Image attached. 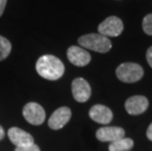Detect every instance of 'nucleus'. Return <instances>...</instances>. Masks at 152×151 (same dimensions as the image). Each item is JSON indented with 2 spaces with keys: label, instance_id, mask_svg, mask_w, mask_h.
<instances>
[{
  "label": "nucleus",
  "instance_id": "nucleus-1",
  "mask_svg": "<svg viewBox=\"0 0 152 151\" xmlns=\"http://www.w3.org/2000/svg\"><path fill=\"white\" fill-rule=\"evenodd\" d=\"M35 70L41 78L48 81H57L63 77L65 66L58 57L47 54L37 59Z\"/></svg>",
  "mask_w": 152,
  "mask_h": 151
},
{
  "label": "nucleus",
  "instance_id": "nucleus-2",
  "mask_svg": "<svg viewBox=\"0 0 152 151\" xmlns=\"http://www.w3.org/2000/svg\"><path fill=\"white\" fill-rule=\"evenodd\" d=\"M77 42L82 47L99 53H107L112 48V43L108 37L100 34H88L80 36Z\"/></svg>",
  "mask_w": 152,
  "mask_h": 151
},
{
  "label": "nucleus",
  "instance_id": "nucleus-3",
  "mask_svg": "<svg viewBox=\"0 0 152 151\" xmlns=\"http://www.w3.org/2000/svg\"><path fill=\"white\" fill-rule=\"evenodd\" d=\"M143 69L137 63H123L116 69V76L123 82H137L143 77Z\"/></svg>",
  "mask_w": 152,
  "mask_h": 151
},
{
  "label": "nucleus",
  "instance_id": "nucleus-4",
  "mask_svg": "<svg viewBox=\"0 0 152 151\" xmlns=\"http://www.w3.org/2000/svg\"><path fill=\"white\" fill-rule=\"evenodd\" d=\"M23 116L31 125L39 126L45 121V111L37 102H28L23 108Z\"/></svg>",
  "mask_w": 152,
  "mask_h": 151
},
{
  "label": "nucleus",
  "instance_id": "nucleus-5",
  "mask_svg": "<svg viewBox=\"0 0 152 151\" xmlns=\"http://www.w3.org/2000/svg\"><path fill=\"white\" fill-rule=\"evenodd\" d=\"M123 31H124V24L121 19L116 16H110L98 26L99 34L108 38L119 36Z\"/></svg>",
  "mask_w": 152,
  "mask_h": 151
},
{
  "label": "nucleus",
  "instance_id": "nucleus-6",
  "mask_svg": "<svg viewBox=\"0 0 152 151\" xmlns=\"http://www.w3.org/2000/svg\"><path fill=\"white\" fill-rule=\"evenodd\" d=\"M72 117V111L69 107L63 106L55 110L48 120V127L51 130L57 131L65 127V125L70 121Z\"/></svg>",
  "mask_w": 152,
  "mask_h": 151
},
{
  "label": "nucleus",
  "instance_id": "nucleus-7",
  "mask_svg": "<svg viewBox=\"0 0 152 151\" xmlns=\"http://www.w3.org/2000/svg\"><path fill=\"white\" fill-rule=\"evenodd\" d=\"M72 93L76 101L83 103L90 98L91 88L85 79L77 78L72 82Z\"/></svg>",
  "mask_w": 152,
  "mask_h": 151
},
{
  "label": "nucleus",
  "instance_id": "nucleus-8",
  "mask_svg": "<svg viewBox=\"0 0 152 151\" xmlns=\"http://www.w3.org/2000/svg\"><path fill=\"white\" fill-rule=\"evenodd\" d=\"M67 57L73 65L77 67H85L89 64L91 56L87 51L80 46H70L67 50Z\"/></svg>",
  "mask_w": 152,
  "mask_h": 151
},
{
  "label": "nucleus",
  "instance_id": "nucleus-9",
  "mask_svg": "<svg viewBox=\"0 0 152 151\" xmlns=\"http://www.w3.org/2000/svg\"><path fill=\"white\" fill-rule=\"evenodd\" d=\"M149 101L145 96L134 95L128 98L125 102V108L130 115H140L147 110Z\"/></svg>",
  "mask_w": 152,
  "mask_h": 151
},
{
  "label": "nucleus",
  "instance_id": "nucleus-10",
  "mask_svg": "<svg viewBox=\"0 0 152 151\" xmlns=\"http://www.w3.org/2000/svg\"><path fill=\"white\" fill-rule=\"evenodd\" d=\"M125 130L120 127H103L96 131V137L102 142H114L125 137Z\"/></svg>",
  "mask_w": 152,
  "mask_h": 151
},
{
  "label": "nucleus",
  "instance_id": "nucleus-11",
  "mask_svg": "<svg viewBox=\"0 0 152 151\" xmlns=\"http://www.w3.org/2000/svg\"><path fill=\"white\" fill-rule=\"evenodd\" d=\"M88 115L92 121L101 125H108L113 119L111 109L102 104H96L90 108Z\"/></svg>",
  "mask_w": 152,
  "mask_h": 151
},
{
  "label": "nucleus",
  "instance_id": "nucleus-12",
  "mask_svg": "<svg viewBox=\"0 0 152 151\" xmlns=\"http://www.w3.org/2000/svg\"><path fill=\"white\" fill-rule=\"evenodd\" d=\"M8 137L16 147L25 146L34 143V139L31 133H28L26 131L17 127H12L9 128Z\"/></svg>",
  "mask_w": 152,
  "mask_h": 151
},
{
  "label": "nucleus",
  "instance_id": "nucleus-13",
  "mask_svg": "<svg viewBox=\"0 0 152 151\" xmlns=\"http://www.w3.org/2000/svg\"><path fill=\"white\" fill-rule=\"evenodd\" d=\"M134 147V140L129 137H123L111 142L108 147L109 151H130Z\"/></svg>",
  "mask_w": 152,
  "mask_h": 151
},
{
  "label": "nucleus",
  "instance_id": "nucleus-14",
  "mask_svg": "<svg viewBox=\"0 0 152 151\" xmlns=\"http://www.w3.org/2000/svg\"><path fill=\"white\" fill-rule=\"evenodd\" d=\"M12 50V44L7 38L0 35V61L5 60L10 55Z\"/></svg>",
  "mask_w": 152,
  "mask_h": 151
},
{
  "label": "nucleus",
  "instance_id": "nucleus-15",
  "mask_svg": "<svg viewBox=\"0 0 152 151\" xmlns=\"http://www.w3.org/2000/svg\"><path fill=\"white\" fill-rule=\"evenodd\" d=\"M142 30L146 34L152 35V14H148L142 20Z\"/></svg>",
  "mask_w": 152,
  "mask_h": 151
},
{
  "label": "nucleus",
  "instance_id": "nucleus-16",
  "mask_svg": "<svg viewBox=\"0 0 152 151\" xmlns=\"http://www.w3.org/2000/svg\"><path fill=\"white\" fill-rule=\"evenodd\" d=\"M15 151H40V148L37 144L33 143V144H28V145H25V146L16 147Z\"/></svg>",
  "mask_w": 152,
  "mask_h": 151
},
{
  "label": "nucleus",
  "instance_id": "nucleus-17",
  "mask_svg": "<svg viewBox=\"0 0 152 151\" xmlns=\"http://www.w3.org/2000/svg\"><path fill=\"white\" fill-rule=\"evenodd\" d=\"M146 60H147V63L149 64V66L152 68V46H150L147 49V52H146Z\"/></svg>",
  "mask_w": 152,
  "mask_h": 151
},
{
  "label": "nucleus",
  "instance_id": "nucleus-18",
  "mask_svg": "<svg viewBox=\"0 0 152 151\" xmlns=\"http://www.w3.org/2000/svg\"><path fill=\"white\" fill-rule=\"evenodd\" d=\"M6 4H7V0H0V18L2 17L3 13H4Z\"/></svg>",
  "mask_w": 152,
  "mask_h": 151
},
{
  "label": "nucleus",
  "instance_id": "nucleus-19",
  "mask_svg": "<svg viewBox=\"0 0 152 151\" xmlns=\"http://www.w3.org/2000/svg\"><path fill=\"white\" fill-rule=\"evenodd\" d=\"M146 136L148 139L152 141V123L149 125V127H148L147 131H146Z\"/></svg>",
  "mask_w": 152,
  "mask_h": 151
},
{
  "label": "nucleus",
  "instance_id": "nucleus-20",
  "mask_svg": "<svg viewBox=\"0 0 152 151\" xmlns=\"http://www.w3.org/2000/svg\"><path fill=\"white\" fill-rule=\"evenodd\" d=\"M4 136H5V131L2 126H0V140L4 139Z\"/></svg>",
  "mask_w": 152,
  "mask_h": 151
}]
</instances>
